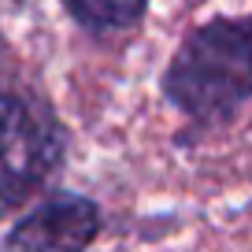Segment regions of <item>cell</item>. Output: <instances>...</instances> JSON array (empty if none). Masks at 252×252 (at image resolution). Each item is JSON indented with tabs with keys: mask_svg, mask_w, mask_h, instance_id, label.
I'll list each match as a JSON object with an SVG mask.
<instances>
[{
	"mask_svg": "<svg viewBox=\"0 0 252 252\" xmlns=\"http://www.w3.org/2000/svg\"><path fill=\"white\" fill-rule=\"evenodd\" d=\"M67 152L71 134L48 96L19 82L0 86V219L52 189Z\"/></svg>",
	"mask_w": 252,
	"mask_h": 252,
	"instance_id": "cell-2",
	"label": "cell"
},
{
	"mask_svg": "<svg viewBox=\"0 0 252 252\" xmlns=\"http://www.w3.org/2000/svg\"><path fill=\"white\" fill-rule=\"evenodd\" d=\"M74 26H82L93 37L134 30L149 11V0H60Z\"/></svg>",
	"mask_w": 252,
	"mask_h": 252,
	"instance_id": "cell-4",
	"label": "cell"
},
{
	"mask_svg": "<svg viewBox=\"0 0 252 252\" xmlns=\"http://www.w3.org/2000/svg\"><path fill=\"white\" fill-rule=\"evenodd\" d=\"M104 230V212L89 193L45 189L8 226L0 252H89Z\"/></svg>",
	"mask_w": 252,
	"mask_h": 252,
	"instance_id": "cell-3",
	"label": "cell"
},
{
	"mask_svg": "<svg viewBox=\"0 0 252 252\" xmlns=\"http://www.w3.org/2000/svg\"><path fill=\"white\" fill-rule=\"evenodd\" d=\"M11 67H15V56H11L8 37L0 33V86H8V74H11Z\"/></svg>",
	"mask_w": 252,
	"mask_h": 252,
	"instance_id": "cell-5",
	"label": "cell"
},
{
	"mask_svg": "<svg viewBox=\"0 0 252 252\" xmlns=\"http://www.w3.org/2000/svg\"><path fill=\"white\" fill-rule=\"evenodd\" d=\"M159 93L189 130V137L219 134L245 115L252 100V26L245 15H219L189 30L163 67Z\"/></svg>",
	"mask_w": 252,
	"mask_h": 252,
	"instance_id": "cell-1",
	"label": "cell"
}]
</instances>
